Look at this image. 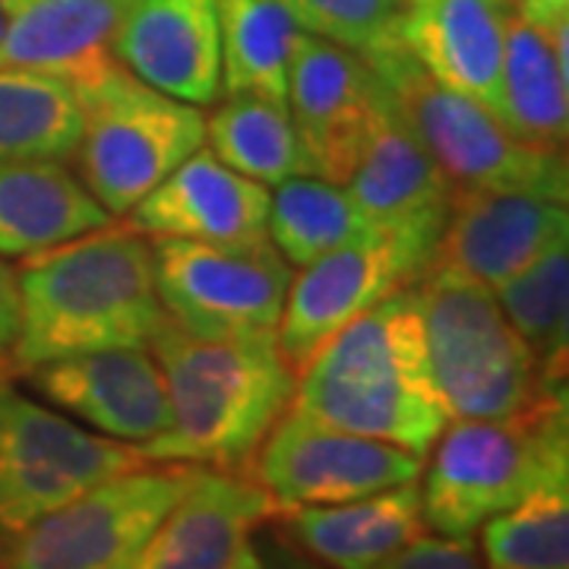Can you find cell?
Segmentation results:
<instances>
[{
    "mask_svg": "<svg viewBox=\"0 0 569 569\" xmlns=\"http://www.w3.org/2000/svg\"><path fill=\"white\" fill-rule=\"evenodd\" d=\"M146 466L140 452L82 430L0 377V553L82 490Z\"/></svg>",
    "mask_w": 569,
    "mask_h": 569,
    "instance_id": "8",
    "label": "cell"
},
{
    "mask_svg": "<svg viewBox=\"0 0 569 569\" xmlns=\"http://www.w3.org/2000/svg\"><path fill=\"white\" fill-rule=\"evenodd\" d=\"M367 63L452 187L529 190L567 203L563 152L516 140L488 108L430 80L402 44Z\"/></svg>",
    "mask_w": 569,
    "mask_h": 569,
    "instance_id": "7",
    "label": "cell"
},
{
    "mask_svg": "<svg viewBox=\"0 0 569 569\" xmlns=\"http://www.w3.org/2000/svg\"><path fill=\"white\" fill-rule=\"evenodd\" d=\"M291 20L307 36L342 44L358 58L399 48V0H284Z\"/></svg>",
    "mask_w": 569,
    "mask_h": 569,
    "instance_id": "31",
    "label": "cell"
},
{
    "mask_svg": "<svg viewBox=\"0 0 569 569\" xmlns=\"http://www.w3.org/2000/svg\"><path fill=\"white\" fill-rule=\"evenodd\" d=\"M367 224L361 206L351 200L342 183L295 174L276 183V193H269L266 238L298 269L355 241Z\"/></svg>",
    "mask_w": 569,
    "mask_h": 569,
    "instance_id": "29",
    "label": "cell"
},
{
    "mask_svg": "<svg viewBox=\"0 0 569 569\" xmlns=\"http://www.w3.org/2000/svg\"><path fill=\"white\" fill-rule=\"evenodd\" d=\"M291 541L332 569H377L425 535L421 485H399L329 507L284 509Z\"/></svg>",
    "mask_w": 569,
    "mask_h": 569,
    "instance_id": "21",
    "label": "cell"
},
{
    "mask_svg": "<svg viewBox=\"0 0 569 569\" xmlns=\"http://www.w3.org/2000/svg\"><path fill=\"white\" fill-rule=\"evenodd\" d=\"M82 130L73 86L58 73L0 67V162L67 159Z\"/></svg>",
    "mask_w": 569,
    "mask_h": 569,
    "instance_id": "26",
    "label": "cell"
},
{
    "mask_svg": "<svg viewBox=\"0 0 569 569\" xmlns=\"http://www.w3.org/2000/svg\"><path fill=\"white\" fill-rule=\"evenodd\" d=\"M77 92L82 130L73 171L111 219H123L142 197L206 142V118L133 77L114 58L67 77Z\"/></svg>",
    "mask_w": 569,
    "mask_h": 569,
    "instance_id": "6",
    "label": "cell"
},
{
    "mask_svg": "<svg viewBox=\"0 0 569 569\" xmlns=\"http://www.w3.org/2000/svg\"><path fill=\"white\" fill-rule=\"evenodd\" d=\"M516 17L550 32V29L569 22V0H519V13Z\"/></svg>",
    "mask_w": 569,
    "mask_h": 569,
    "instance_id": "34",
    "label": "cell"
},
{
    "mask_svg": "<svg viewBox=\"0 0 569 569\" xmlns=\"http://www.w3.org/2000/svg\"><path fill=\"white\" fill-rule=\"evenodd\" d=\"M437 260V244L389 224L370 222L348 244L291 276L276 339L295 377L355 317L415 284Z\"/></svg>",
    "mask_w": 569,
    "mask_h": 569,
    "instance_id": "11",
    "label": "cell"
},
{
    "mask_svg": "<svg viewBox=\"0 0 569 569\" xmlns=\"http://www.w3.org/2000/svg\"><path fill=\"white\" fill-rule=\"evenodd\" d=\"M222 39V96L253 92L284 102L298 22L284 0H216Z\"/></svg>",
    "mask_w": 569,
    "mask_h": 569,
    "instance_id": "25",
    "label": "cell"
},
{
    "mask_svg": "<svg viewBox=\"0 0 569 569\" xmlns=\"http://www.w3.org/2000/svg\"><path fill=\"white\" fill-rule=\"evenodd\" d=\"M276 516L253 475L200 468L123 569H244L260 548L253 535Z\"/></svg>",
    "mask_w": 569,
    "mask_h": 569,
    "instance_id": "14",
    "label": "cell"
},
{
    "mask_svg": "<svg viewBox=\"0 0 569 569\" xmlns=\"http://www.w3.org/2000/svg\"><path fill=\"white\" fill-rule=\"evenodd\" d=\"M146 348L162 367L171 425L137 452L146 462L250 475L298 387L276 332L200 339L168 317Z\"/></svg>",
    "mask_w": 569,
    "mask_h": 569,
    "instance_id": "2",
    "label": "cell"
},
{
    "mask_svg": "<svg viewBox=\"0 0 569 569\" xmlns=\"http://www.w3.org/2000/svg\"><path fill=\"white\" fill-rule=\"evenodd\" d=\"M497 121L516 140L563 152L569 137V22L545 32L509 17Z\"/></svg>",
    "mask_w": 569,
    "mask_h": 569,
    "instance_id": "23",
    "label": "cell"
},
{
    "mask_svg": "<svg viewBox=\"0 0 569 569\" xmlns=\"http://www.w3.org/2000/svg\"><path fill=\"white\" fill-rule=\"evenodd\" d=\"M411 288L430 377L449 421L512 418L567 392L548 383L493 288L447 263L430 266Z\"/></svg>",
    "mask_w": 569,
    "mask_h": 569,
    "instance_id": "4",
    "label": "cell"
},
{
    "mask_svg": "<svg viewBox=\"0 0 569 569\" xmlns=\"http://www.w3.org/2000/svg\"><path fill=\"white\" fill-rule=\"evenodd\" d=\"M507 22L493 0H402L399 39L430 80L497 118Z\"/></svg>",
    "mask_w": 569,
    "mask_h": 569,
    "instance_id": "20",
    "label": "cell"
},
{
    "mask_svg": "<svg viewBox=\"0 0 569 569\" xmlns=\"http://www.w3.org/2000/svg\"><path fill=\"white\" fill-rule=\"evenodd\" d=\"M20 329L7 377L89 351L146 348L168 320L152 266V241L118 222L22 257L17 266Z\"/></svg>",
    "mask_w": 569,
    "mask_h": 569,
    "instance_id": "1",
    "label": "cell"
},
{
    "mask_svg": "<svg viewBox=\"0 0 569 569\" xmlns=\"http://www.w3.org/2000/svg\"><path fill=\"white\" fill-rule=\"evenodd\" d=\"M563 238H569L563 200L529 190L452 187L433 263L462 269L488 288H500Z\"/></svg>",
    "mask_w": 569,
    "mask_h": 569,
    "instance_id": "16",
    "label": "cell"
},
{
    "mask_svg": "<svg viewBox=\"0 0 569 569\" xmlns=\"http://www.w3.org/2000/svg\"><path fill=\"white\" fill-rule=\"evenodd\" d=\"M346 190L361 206L367 222L389 224L440 247L452 181L430 159L389 92Z\"/></svg>",
    "mask_w": 569,
    "mask_h": 569,
    "instance_id": "19",
    "label": "cell"
},
{
    "mask_svg": "<svg viewBox=\"0 0 569 569\" xmlns=\"http://www.w3.org/2000/svg\"><path fill=\"white\" fill-rule=\"evenodd\" d=\"M164 313L200 339L269 336L282 320L295 266L269 238L181 241L149 238Z\"/></svg>",
    "mask_w": 569,
    "mask_h": 569,
    "instance_id": "9",
    "label": "cell"
},
{
    "mask_svg": "<svg viewBox=\"0 0 569 569\" xmlns=\"http://www.w3.org/2000/svg\"><path fill=\"white\" fill-rule=\"evenodd\" d=\"M123 0H22L0 44V67L73 77L114 58Z\"/></svg>",
    "mask_w": 569,
    "mask_h": 569,
    "instance_id": "24",
    "label": "cell"
},
{
    "mask_svg": "<svg viewBox=\"0 0 569 569\" xmlns=\"http://www.w3.org/2000/svg\"><path fill=\"white\" fill-rule=\"evenodd\" d=\"M111 54L181 102L206 108L222 96L216 0H123Z\"/></svg>",
    "mask_w": 569,
    "mask_h": 569,
    "instance_id": "17",
    "label": "cell"
},
{
    "mask_svg": "<svg viewBox=\"0 0 569 569\" xmlns=\"http://www.w3.org/2000/svg\"><path fill=\"white\" fill-rule=\"evenodd\" d=\"M485 569H569V485H550L481 526Z\"/></svg>",
    "mask_w": 569,
    "mask_h": 569,
    "instance_id": "30",
    "label": "cell"
},
{
    "mask_svg": "<svg viewBox=\"0 0 569 569\" xmlns=\"http://www.w3.org/2000/svg\"><path fill=\"white\" fill-rule=\"evenodd\" d=\"M425 459L383 440L313 421L288 406L257 452L250 475L284 509L329 507L418 481Z\"/></svg>",
    "mask_w": 569,
    "mask_h": 569,
    "instance_id": "12",
    "label": "cell"
},
{
    "mask_svg": "<svg viewBox=\"0 0 569 569\" xmlns=\"http://www.w3.org/2000/svg\"><path fill=\"white\" fill-rule=\"evenodd\" d=\"M22 380L67 418L133 449L162 437L171 425L162 367L149 348L73 355L32 367Z\"/></svg>",
    "mask_w": 569,
    "mask_h": 569,
    "instance_id": "15",
    "label": "cell"
},
{
    "mask_svg": "<svg viewBox=\"0 0 569 569\" xmlns=\"http://www.w3.org/2000/svg\"><path fill=\"white\" fill-rule=\"evenodd\" d=\"M22 0H0V44H3V36H7V29H10V20H13V13L20 10Z\"/></svg>",
    "mask_w": 569,
    "mask_h": 569,
    "instance_id": "36",
    "label": "cell"
},
{
    "mask_svg": "<svg viewBox=\"0 0 569 569\" xmlns=\"http://www.w3.org/2000/svg\"><path fill=\"white\" fill-rule=\"evenodd\" d=\"M266 219L269 187L228 168L203 142L121 222L146 238L231 244L266 238Z\"/></svg>",
    "mask_w": 569,
    "mask_h": 569,
    "instance_id": "18",
    "label": "cell"
},
{
    "mask_svg": "<svg viewBox=\"0 0 569 569\" xmlns=\"http://www.w3.org/2000/svg\"><path fill=\"white\" fill-rule=\"evenodd\" d=\"M118 222L96 203L67 159L0 162V257L22 260Z\"/></svg>",
    "mask_w": 569,
    "mask_h": 569,
    "instance_id": "22",
    "label": "cell"
},
{
    "mask_svg": "<svg viewBox=\"0 0 569 569\" xmlns=\"http://www.w3.org/2000/svg\"><path fill=\"white\" fill-rule=\"evenodd\" d=\"M509 326L553 387H567L569 348V238L493 288Z\"/></svg>",
    "mask_w": 569,
    "mask_h": 569,
    "instance_id": "28",
    "label": "cell"
},
{
    "mask_svg": "<svg viewBox=\"0 0 569 569\" xmlns=\"http://www.w3.org/2000/svg\"><path fill=\"white\" fill-rule=\"evenodd\" d=\"M197 471L146 462L99 481L22 531L0 553V569H123Z\"/></svg>",
    "mask_w": 569,
    "mask_h": 569,
    "instance_id": "10",
    "label": "cell"
},
{
    "mask_svg": "<svg viewBox=\"0 0 569 569\" xmlns=\"http://www.w3.org/2000/svg\"><path fill=\"white\" fill-rule=\"evenodd\" d=\"M387 86L365 58L342 44L298 32L284 104L298 133L307 174L346 187L361 162Z\"/></svg>",
    "mask_w": 569,
    "mask_h": 569,
    "instance_id": "13",
    "label": "cell"
},
{
    "mask_svg": "<svg viewBox=\"0 0 569 569\" xmlns=\"http://www.w3.org/2000/svg\"><path fill=\"white\" fill-rule=\"evenodd\" d=\"M399 3H402V0H399Z\"/></svg>",
    "mask_w": 569,
    "mask_h": 569,
    "instance_id": "38",
    "label": "cell"
},
{
    "mask_svg": "<svg viewBox=\"0 0 569 569\" xmlns=\"http://www.w3.org/2000/svg\"><path fill=\"white\" fill-rule=\"evenodd\" d=\"M20 329V291H17V266L0 257V377H7V358Z\"/></svg>",
    "mask_w": 569,
    "mask_h": 569,
    "instance_id": "33",
    "label": "cell"
},
{
    "mask_svg": "<svg viewBox=\"0 0 569 569\" xmlns=\"http://www.w3.org/2000/svg\"><path fill=\"white\" fill-rule=\"evenodd\" d=\"M493 3H500V7H509V3H512V0H493Z\"/></svg>",
    "mask_w": 569,
    "mask_h": 569,
    "instance_id": "37",
    "label": "cell"
},
{
    "mask_svg": "<svg viewBox=\"0 0 569 569\" xmlns=\"http://www.w3.org/2000/svg\"><path fill=\"white\" fill-rule=\"evenodd\" d=\"M206 142L228 168L266 187L307 174L288 104L266 96H224L206 118Z\"/></svg>",
    "mask_w": 569,
    "mask_h": 569,
    "instance_id": "27",
    "label": "cell"
},
{
    "mask_svg": "<svg viewBox=\"0 0 569 569\" xmlns=\"http://www.w3.org/2000/svg\"><path fill=\"white\" fill-rule=\"evenodd\" d=\"M291 408L427 459L449 415L427 365L415 288H399L339 329L298 373Z\"/></svg>",
    "mask_w": 569,
    "mask_h": 569,
    "instance_id": "3",
    "label": "cell"
},
{
    "mask_svg": "<svg viewBox=\"0 0 569 569\" xmlns=\"http://www.w3.org/2000/svg\"><path fill=\"white\" fill-rule=\"evenodd\" d=\"M430 452L425 522L437 535L471 538L535 490L569 485L567 392L512 418L449 421Z\"/></svg>",
    "mask_w": 569,
    "mask_h": 569,
    "instance_id": "5",
    "label": "cell"
},
{
    "mask_svg": "<svg viewBox=\"0 0 569 569\" xmlns=\"http://www.w3.org/2000/svg\"><path fill=\"white\" fill-rule=\"evenodd\" d=\"M244 569H313V567L305 563V560H298L295 553H284V550L257 548V557H253Z\"/></svg>",
    "mask_w": 569,
    "mask_h": 569,
    "instance_id": "35",
    "label": "cell"
},
{
    "mask_svg": "<svg viewBox=\"0 0 569 569\" xmlns=\"http://www.w3.org/2000/svg\"><path fill=\"white\" fill-rule=\"evenodd\" d=\"M377 569H485V563L471 538L418 535L411 545L396 550L387 563Z\"/></svg>",
    "mask_w": 569,
    "mask_h": 569,
    "instance_id": "32",
    "label": "cell"
}]
</instances>
